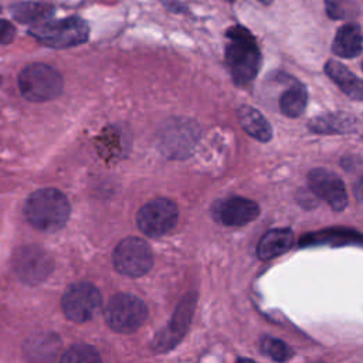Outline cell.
<instances>
[{"label":"cell","instance_id":"cell-1","mask_svg":"<svg viewBox=\"0 0 363 363\" xmlns=\"http://www.w3.org/2000/svg\"><path fill=\"white\" fill-rule=\"evenodd\" d=\"M69 211L71 206L65 194L52 187L31 193L24 206L27 221L44 233L61 230L69 217Z\"/></svg>","mask_w":363,"mask_h":363},{"label":"cell","instance_id":"cell-2","mask_svg":"<svg viewBox=\"0 0 363 363\" xmlns=\"http://www.w3.org/2000/svg\"><path fill=\"white\" fill-rule=\"evenodd\" d=\"M230 44L225 48V61L237 85L252 81L259 69L261 54L254 35L241 26L227 31Z\"/></svg>","mask_w":363,"mask_h":363},{"label":"cell","instance_id":"cell-3","mask_svg":"<svg viewBox=\"0 0 363 363\" xmlns=\"http://www.w3.org/2000/svg\"><path fill=\"white\" fill-rule=\"evenodd\" d=\"M18 88L23 96L33 102L57 98L62 91V78L57 69L47 64L27 65L18 75Z\"/></svg>","mask_w":363,"mask_h":363},{"label":"cell","instance_id":"cell-4","mask_svg":"<svg viewBox=\"0 0 363 363\" xmlns=\"http://www.w3.org/2000/svg\"><path fill=\"white\" fill-rule=\"evenodd\" d=\"M30 34L48 47L69 48L85 43L89 30L82 18L68 17L35 24L30 28Z\"/></svg>","mask_w":363,"mask_h":363},{"label":"cell","instance_id":"cell-5","mask_svg":"<svg viewBox=\"0 0 363 363\" xmlns=\"http://www.w3.org/2000/svg\"><path fill=\"white\" fill-rule=\"evenodd\" d=\"M105 320L119 333H130L142 326L147 318V308L142 299L130 294L113 295L105 306Z\"/></svg>","mask_w":363,"mask_h":363},{"label":"cell","instance_id":"cell-6","mask_svg":"<svg viewBox=\"0 0 363 363\" xmlns=\"http://www.w3.org/2000/svg\"><path fill=\"white\" fill-rule=\"evenodd\" d=\"M112 262L118 272L128 277H140L152 268L153 254L145 240L128 237L115 247Z\"/></svg>","mask_w":363,"mask_h":363},{"label":"cell","instance_id":"cell-7","mask_svg":"<svg viewBox=\"0 0 363 363\" xmlns=\"http://www.w3.org/2000/svg\"><path fill=\"white\" fill-rule=\"evenodd\" d=\"M177 206L169 199L147 201L136 216L139 230L149 237H160L169 233L177 223Z\"/></svg>","mask_w":363,"mask_h":363},{"label":"cell","instance_id":"cell-8","mask_svg":"<svg viewBox=\"0 0 363 363\" xmlns=\"http://www.w3.org/2000/svg\"><path fill=\"white\" fill-rule=\"evenodd\" d=\"M62 311L74 322L89 320L101 308L102 296L89 282L72 284L62 295Z\"/></svg>","mask_w":363,"mask_h":363},{"label":"cell","instance_id":"cell-9","mask_svg":"<svg viewBox=\"0 0 363 363\" xmlns=\"http://www.w3.org/2000/svg\"><path fill=\"white\" fill-rule=\"evenodd\" d=\"M16 274L28 284L44 281L52 271V258L47 251L35 245L21 247L13 257Z\"/></svg>","mask_w":363,"mask_h":363},{"label":"cell","instance_id":"cell-10","mask_svg":"<svg viewBox=\"0 0 363 363\" xmlns=\"http://www.w3.org/2000/svg\"><path fill=\"white\" fill-rule=\"evenodd\" d=\"M308 180L312 193L325 200L333 210L342 211L347 206L345 183L336 173L319 167L309 172Z\"/></svg>","mask_w":363,"mask_h":363},{"label":"cell","instance_id":"cell-11","mask_svg":"<svg viewBox=\"0 0 363 363\" xmlns=\"http://www.w3.org/2000/svg\"><path fill=\"white\" fill-rule=\"evenodd\" d=\"M259 214V207L255 201L244 197H231L223 201L217 210L218 220L225 225H244L255 220Z\"/></svg>","mask_w":363,"mask_h":363},{"label":"cell","instance_id":"cell-12","mask_svg":"<svg viewBox=\"0 0 363 363\" xmlns=\"http://www.w3.org/2000/svg\"><path fill=\"white\" fill-rule=\"evenodd\" d=\"M308 128L312 132L322 135L350 133L359 128V121L356 116L347 112H325L322 115L313 116L308 122Z\"/></svg>","mask_w":363,"mask_h":363},{"label":"cell","instance_id":"cell-13","mask_svg":"<svg viewBox=\"0 0 363 363\" xmlns=\"http://www.w3.org/2000/svg\"><path fill=\"white\" fill-rule=\"evenodd\" d=\"M292 244L294 233L289 228H274L261 237L257 245V255L259 259L267 261L286 252Z\"/></svg>","mask_w":363,"mask_h":363},{"label":"cell","instance_id":"cell-14","mask_svg":"<svg viewBox=\"0 0 363 363\" xmlns=\"http://www.w3.org/2000/svg\"><path fill=\"white\" fill-rule=\"evenodd\" d=\"M363 50V35L354 23L342 26L332 43V51L342 58H354Z\"/></svg>","mask_w":363,"mask_h":363},{"label":"cell","instance_id":"cell-15","mask_svg":"<svg viewBox=\"0 0 363 363\" xmlns=\"http://www.w3.org/2000/svg\"><path fill=\"white\" fill-rule=\"evenodd\" d=\"M325 72L347 96L356 101H363V79L357 78L343 64L329 60L325 64Z\"/></svg>","mask_w":363,"mask_h":363},{"label":"cell","instance_id":"cell-16","mask_svg":"<svg viewBox=\"0 0 363 363\" xmlns=\"http://www.w3.org/2000/svg\"><path fill=\"white\" fill-rule=\"evenodd\" d=\"M238 122L248 135L261 142H268L272 138V128L269 122L264 118L262 113L251 106L240 108Z\"/></svg>","mask_w":363,"mask_h":363},{"label":"cell","instance_id":"cell-17","mask_svg":"<svg viewBox=\"0 0 363 363\" xmlns=\"http://www.w3.org/2000/svg\"><path fill=\"white\" fill-rule=\"evenodd\" d=\"M306 101V88L302 84H294L279 98L281 112L289 118H296L305 111Z\"/></svg>","mask_w":363,"mask_h":363},{"label":"cell","instance_id":"cell-18","mask_svg":"<svg viewBox=\"0 0 363 363\" xmlns=\"http://www.w3.org/2000/svg\"><path fill=\"white\" fill-rule=\"evenodd\" d=\"M52 13H54L52 6L44 4V3L28 1V3H18L11 7V14L16 20L21 23H33L34 26L48 21L47 18L52 16Z\"/></svg>","mask_w":363,"mask_h":363},{"label":"cell","instance_id":"cell-19","mask_svg":"<svg viewBox=\"0 0 363 363\" xmlns=\"http://www.w3.org/2000/svg\"><path fill=\"white\" fill-rule=\"evenodd\" d=\"M60 363H101V356L89 345H74L64 352Z\"/></svg>","mask_w":363,"mask_h":363},{"label":"cell","instance_id":"cell-20","mask_svg":"<svg viewBox=\"0 0 363 363\" xmlns=\"http://www.w3.org/2000/svg\"><path fill=\"white\" fill-rule=\"evenodd\" d=\"M261 350L264 354L271 357L275 362H286L292 357V349L282 340L271 336H265L261 340Z\"/></svg>","mask_w":363,"mask_h":363},{"label":"cell","instance_id":"cell-21","mask_svg":"<svg viewBox=\"0 0 363 363\" xmlns=\"http://www.w3.org/2000/svg\"><path fill=\"white\" fill-rule=\"evenodd\" d=\"M326 13L330 18H346L352 13L347 0H325Z\"/></svg>","mask_w":363,"mask_h":363},{"label":"cell","instance_id":"cell-22","mask_svg":"<svg viewBox=\"0 0 363 363\" xmlns=\"http://www.w3.org/2000/svg\"><path fill=\"white\" fill-rule=\"evenodd\" d=\"M16 30L11 23L0 18V44H9L13 41Z\"/></svg>","mask_w":363,"mask_h":363},{"label":"cell","instance_id":"cell-23","mask_svg":"<svg viewBox=\"0 0 363 363\" xmlns=\"http://www.w3.org/2000/svg\"><path fill=\"white\" fill-rule=\"evenodd\" d=\"M354 196L357 197V200L363 201V176H360V179L354 184Z\"/></svg>","mask_w":363,"mask_h":363},{"label":"cell","instance_id":"cell-24","mask_svg":"<svg viewBox=\"0 0 363 363\" xmlns=\"http://www.w3.org/2000/svg\"><path fill=\"white\" fill-rule=\"evenodd\" d=\"M237 363H255V362L251 359H238Z\"/></svg>","mask_w":363,"mask_h":363},{"label":"cell","instance_id":"cell-25","mask_svg":"<svg viewBox=\"0 0 363 363\" xmlns=\"http://www.w3.org/2000/svg\"><path fill=\"white\" fill-rule=\"evenodd\" d=\"M259 1H261V3H264V4H267V6L272 3V0H259Z\"/></svg>","mask_w":363,"mask_h":363},{"label":"cell","instance_id":"cell-26","mask_svg":"<svg viewBox=\"0 0 363 363\" xmlns=\"http://www.w3.org/2000/svg\"><path fill=\"white\" fill-rule=\"evenodd\" d=\"M362 68H363V64H362Z\"/></svg>","mask_w":363,"mask_h":363}]
</instances>
